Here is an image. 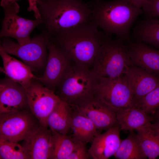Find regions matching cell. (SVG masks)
Segmentation results:
<instances>
[{
  "label": "cell",
  "instance_id": "1",
  "mask_svg": "<svg viewBox=\"0 0 159 159\" xmlns=\"http://www.w3.org/2000/svg\"><path fill=\"white\" fill-rule=\"evenodd\" d=\"M107 36L91 20L51 39L73 63L91 69L98 50Z\"/></svg>",
  "mask_w": 159,
  "mask_h": 159
},
{
  "label": "cell",
  "instance_id": "2",
  "mask_svg": "<svg viewBox=\"0 0 159 159\" xmlns=\"http://www.w3.org/2000/svg\"><path fill=\"white\" fill-rule=\"evenodd\" d=\"M92 12L91 20L107 36L114 35L124 41H130L132 26L143 13L127 0H92L88 4Z\"/></svg>",
  "mask_w": 159,
  "mask_h": 159
},
{
  "label": "cell",
  "instance_id": "3",
  "mask_svg": "<svg viewBox=\"0 0 159 159\" xmlns=\"http://www.w3.org/2000/svg\"><path fill=\"white\" fill-rule=\"evenodd\" d=\"M46 32L53 37L91 21L92 11L82 0H37Z\"/></svg>",
  "mask_w": 159,
  "mask_h": 159
},
{
  "label": "cell",
  "instance_id": "4",
  "mask_svg": "<svg viewBox=\"0 0 159 159\" xmlns=\"http://www.w3.org/2000/svg\"><path fill=\"white\" fill-rule=\"evenodd\" d=\"M120 39L107 36L96 56L91 70L98 80L124 75L126 67L132 65L128 46Z\"/></svg>",
  "mask_w": 159,
  "mask_h": 159
},
{
  "label": "cell",
  "instance_id": "5",
  "mask_svg": "<svg viewBox=\"0 0 159 159\" xmlns=\"http://www.w3.org/2000/svg\"><path fill=\"white\" fill-rule=\"evenodd\" d=\"M97 82L91 69L73 63L55 93L62 101L75 105L93 95Z\"/></svg>",
  "mask_w": 159,
  "mask_h": 159
},
{
  "label": "cell",
  "instance_id": "6",
  "mask_svg": "<svg viewBox=\"0 0 159 159\" xmlns=\"http://www.w3.org/2000/svg\"><path fill=\"white\" fill-rule=\"evenodd\" d=\"M51 38L46 32L31 38L26 44H20L6 38L0 45L8 54L21 59L32 72H39L45 68L48 55V45Z\"/></svg>",
  "mask_w": 159,
  "mask_h": 159
},
{
  "label": "cell",
  "instance_id": "7",
  "mask_svg": "<svg viewBox=\"0 0 159 159\" xmlns=\"http://www.w3.org/2000/svg\"><path fill=\"white\" fill-rule=\"evenodd\" d=\"M93 95L116 112L135 106V102L124 75L97 80Z\"/></svg>",
  "mask_w": 159,
  "mask_h": 159
},
{
  "label": "cell",
  "instance_id": "8",
  "mask_svg": "<svg viewBox=\"0 0 159 159\" xmlns=\"http://www.w3.org/2000/svg\"><path fill=\"white\" fill-rule=\"evenodd\" d=\"M0 4L4 12L0 38L11 37L16 39L20 44L29 42L31 33L37 26L42 24V20H31L19 16L17 14L20 8L16 2L1 0Z\"/></svg>",
  "mask_w": 159,
  "mask_h": 159
},
{
  "label": "cell",
  "instance_id": "9",
  "mask_svg": "<svg viewBox=\"0 0 159 159\" xmlns=\"http://www.w3.org/2000/svg\"><path fill=\"white\" fill-rule=\"evenodd\" d=\"M41 126L29 108L0 114V138L19 142L26 139Z\"/></svg>",
  "mask_w": 159,
  "mask_h": 159
},
{
  "label": "cell",
  "instance_id": "10",
  "mask_svg": "<svg viewBox=\"0 0 159 159\" xmlns=\"http://www.w3.org/2000/svg\"><path fill=\"white\" fill-rule=\"evenodd\" d=\"M25 89L29 109L41 126H48L47 119L61 100L54 91L34 79Z\"/></svg>",
  "mask_w": 159,
  "mask_h": 159
},
{
  "label": "cell",
  "instance_id": "11",
  "mask_svg": "<svg viewBox=\"0 0 159 159\" xmlns=\"http://www.w3.org/2000/svg\"><path fill=\"white\" fill-rule=\"evenodd\" d=\"M48 49V59L43 74L40 77L36 76L34 79L55 92L73 62L51 38Z\"/></svg>",
  "mask_w": 159,
  "mask_h": 159
},
{
  "label": "cell",
  "instance_id": "12",
  "mask_svg": "<svg viewBox=\"0 0 159 159\" xmlns=\"http://www.w3.org/2000/svg\"><path fill=\"white\" fill-rule=\"evenodd\" d=\"M71 106L91 120L100 133L118 125L116 112L94 95L77 105Z\"/></svg>",
  "mask_w": 159,
  "mask_h": 159
},
{
  "label": "cell",
  "instance_id": "13",
  "mask_svg": "<svg viewBox=\"0 0 159 159\" xmlns=\"http://www.w3.org/2000/svg\"><path fill=\"white\" fill-rule=\"evenodd\" d=\"M29 108L25 88L6 77L0 81V114L22 111Z\"/></svg>",
  "mask_w": 159,
  "mask_h": 159
},
{
  "label": "cell",
  "instance_id": "14",
  "mask_svg": "<svg viewBox=\"0 0 159 159\" xmlns=\"http://www.w3.org/2000/svg\"><path fill=\"white\" fill-rule=\"evenodd\" d=\"M124 75L135 105L159 85V76L133 64L126 67Z\"/></svg>",
  "mask_w": 159,
  "mask_h": 159
},
{
  "label": "cell",
  "instance_id": "15",
  "mask_svg": "<svg viewBox=\"0 0 159 159\" xmlns=\"http://www.w3.org/2000/svg\"><path fill=\"white\" fill-rule=\"evenodd\" d=\"M120 130L117 125L104 133L97 135L88 150L91 158L94 159H107L114 156L121 140Z\"/></svg>",
  "mask_w": 159,
  "mask_h": 159
},
{
  "label": "cell",
  "instance_id": "16",
  "mask_svg": "<svg viewBox=\"0 0 159 159\" xmlns=\"http://www.w3.org/2000/svg\"><path fill=\"white\" fill-rule=\"evenodd\" d=\"M128 42L129 54L132 64L159 76V50L141 42Z\"/></svg>",
  "mask_w": 159,
  "mask_h": 159
},
{
  "label": "cell",
  "instance_id": "17",
  "mask_svg": "<svg viewBox=\"0 0 159 159\" xmlns=\"http://www.w3.org/2000/svg\"><path fill=\"white\" fill-rule=\"evenodd\" d=\"M52 132L48 127L41 126L23 141L28 159H49Z\"/></svg>",
  "mask_w": 159,
  "mask_h": 159
},
{
  "label": "cell",
  "instance_id": "18",
  "mask_svg": "<svg viewBox=\"0 0 159 159\" xmlns=\"http://www.w3.org/2000/svg\"><path fill=\"white\" fill-rule=\"evenodd\" d=\"M0 55L3 65V67L0 68L1 72L25 89L28 87L36 77L31 68L23 62L11 56L1 45Z\"/></svg>",
  "mask_w": 159,
  "mask_h": 159
},
{
  "label": "cell",
  "instance_id": "19",
  "mask_svg": "<svg viewBox=\"0 0 159 159\" xmlns=\"http://www.w3.org/2000/svg\"><path fill=\"white\" fill-rule=\"evenodd\" d=\"M117 122L121 130H137L152 123V116L135 106L116 112Z\"/></svg>",
  "mask_w": 159,
  "mask_h": 159
},
{
  "label": "cell",
  "instance_id": "20",
  "mask_svg": "<svg viewBox=\"0 0 159 159\" xmlns=\"http://www.w3.org/2000/svg\"><path fill=\"white\" fill-rule=\"evenodd\" d=\"M73 109L70 121V130L73 132L71 136L77 141L86 144L92 143L101 133L89 119Z\"/></svg>",
  "mask_w": 159,
  "mask_h": 159
},
{
  "label": "cell",
  "instance_id": "21",
  "mask_svg": "<svg viewBox=\"0 0 159 159\" xmlns=\"http://www.w3.org/2000/svg\"><path fill=\"white\" fill-rule=\"evenodd\" d=\"M73 111L72 107L62 100L49 116L48 127L51 130L67 135L70 128V121Z\"/></svg>",
  "mask_w": 159,
  "mask_h": 159
},
{
  "label": "cell",
  "instance_id": "22",
  "mask_svg": "<svg viewBox=\"0 0 159 159\" xmlns=\"http://www.w3.org/2000/svg\"><path fill=\"white\" fill-rule=\"evenodd\" d=\"M133 35L137 41L159 48V18L147 17L135 27Z\"/></svg>",
  "mask_w": 159,
  "mask_h": 159
},
{
  "label": "cell",
  "instance_id": "23",
  "mask_svg": "<svg viewBox=\"0 0 159 159\" xmlns=\"http://www.w3.org/2000/svg\"><path fill=\"white\" fill-rule=\"evenodd\" d=\"M51 131L52 136L49 159H67L79 142L74 140L71 135Z\"/></svg>",
  "mask_w": 159,
  "mask_h": 159
},
{
  "label": "cell",
  "instance_id": "24",
  "mask_svg": "<svg viewBox=\"0 0 159 159\" xmlns=\"http://www.w3.org/2000/svg\"><path fill=\"white\" fill-rule=\"evenodd\" d=\"M117 159H145L147 158L143 152L134 131H130L127 137L121 140L115 154Z\"/></svg>",
  "mask_w": 159,
  "mask_h": 159
},
{
  "label": "cell",
  "instance_id": "25",
  "mask_svg": "<svg viewBox=\"0 0 159 159\" xmlns=\"http://www.w3.org/2000/svg\"><path fill=\"white\" fill-rule=\"evenodd\" d=\"M150 124L136 130V136L142 150L147 158L154 159L159 156V138L150 128Z\"/></svg>",
  "mask_w": 159,
  "mask_h": 159
},
{
  "label": "cell",
  "instance_id": "26",
  "mask_svg": "<svg viewBox=\"0 0 159 159\" xmlns=\"http://www.w3.org/2000/svg\"><path fill=\"white\" fill-rule=\"evenodd\" d=\"M0 159H28L25 150L18 142L0 138Z\"/></svg>",
  "mask_w": 159,
  "mask_h": 159
},
{
  "label": "cell",
  "instance_id": "27",
  "mask_svg": "<svg viewBox=\"0 0 159 159\" xmlns=\"http://www.w3.org/2000/svg\"><path fill=\"white\" fill-rule=\"evenodd\" d=\"M135 106L152 115L159 107V85L137 102Z\"/></svg>",
  "mask_w": 159,
  "mask_h": 159
},
{
  "label": "cell",
  "instance_id": "28",
  "mask_svg": "<svg viewBox=\"0 0 159 159\" xmlns=\"http://www.w3.org/2000/svg\"><path fill=\"white\" fill-rule=\"evenodd\" d=\"M86 144L79 142L74 149L67 159H88L91 158L87 148Z\"/></svg>",
  "mask_w": 159,
  "mask_h": 159
},
{
  "label": "cell",
  "instance_id": "29",
  "mask_svg": "<svg viewBox=\"0 0 159 159\" xmlns=\"http://www.w3.org/2000/svg\"><path fill=\"white\" fill-rule=\"evenodd\" d=\"M142 9L147 17L159 18V0H148Z\"/></svg>",
  "mask_w": 159,
  "mask_h": 159
},
{
  "label": "cell",
  "instance_id": "30",
  "mask_svg": "<svg viewBox=\"0 0 159 159\" xmlns=\"http://www.w3.org/2000/svg\"><path fill=\"white\" fill-rule=\"evenodd\" d=\"M29 6L27 10L29 11H33L36 19H41L40 15L37 6V0H28Z\"/></svg>",
  "mask_w": 159,
  "mask_h": 159
},
{
  "label": "cell",
  "instance_id": "31",
  "mask_svg": "<svg viewBox=\"0 0 159 159\" xmlns=\"http://www.w3.org/2000/svg\"><path fill=\"white\" fill-rule=\"evenodd\" d=\"M134 6L141 8L147 3L148 0H127Z\"/></svg>",
  "mask_w": 159,
  "mask_h": 159
},
{
  "label": "cell",
  "instance_id": "32",
  "mask_svg": "<svg viewBox=\"0 0 159 159\" xmlns=\"http://www.w3.org/2000/svg\"><path fill=\"white\" fill-rule=\"evenodd\" d=\"M151 116L152 118V123L159 126V107Z\"/></svg>",
  "mask_w": 159,
  "mask_h": 159
},
{
  "label": "cell",
  "instance_id": "33",
  "mask_svg": "<svg viewBox=\"0 0 159 159\" xmlns=\"http://www.w3.org/2000/svg\"><path fill=\"white\" fill-rule=\"evenodd\" d=\"M150 126L154 134L159 138V126L151 123Z\"/></svg>",
  "mask_w": 159,
  "mask_h": 159
},
{
  "label": "cell",
  "instance_id": "34",
  "mask_svg": "<svg viewBox=\"0 0 159 159\" xmlns=\"http://www.w3.org/2000/svg\"><path fill=\"white\" fill-rule=\"evenodd\" d=\"M10 1L13 2H16L17 1L19 0H8Z\"/></svg>",
  "mask_w": 159,
  "mask_h": 159
}]
</instances>
